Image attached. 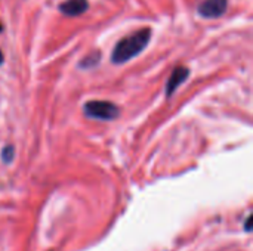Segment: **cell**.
I'll list each match as a JSON object with an SVG mask.
<instances>
[{
  "label": "cell",
  "mask_w": 253,
  "mask_h": 251,
  "mask_svg": "<svg viewBox=\"0 0 253 251\" xmlns=\"http://www.w3.org/2000/svg\"><path fill=\"white\" fill-rule=\"evenodd\" d=\"M84 114L89 118H95V120H116L120 114L117 105H114L113 102L108 101H90L86 102L83 107Z\"/></svg>",
  "instance_id": "obj_2"
},
{
  "label": "cell",
  "mask_w": 253,
  "mask_h": 251,
  "mask_svg": "<svg viewBox=\"0 0 253 251\" xmlns=\"http://www.w3.org/2000/svg\"><path fill=\"white\" fill-rule=\"evenodd\" d=\"M101 61V53L99 52H92L89 56H86L83 61H82V67L83 68H92V67H95L98 62Z\"/></svg>",
  "instance_id": "obj_6"
},
{
  "label": "cell",
  "mask_w": 253,
  "mask_h": 251,
  "mask_svg": "<svg viewBox=\"0 0 253 251\" xmlns=\"http://www.w3.org/2000/svg\"><path fill=\"white\" fill-rule=\"evenodd\" d=\"M1 61H3V53L0 52V64H1Z\"/></svg>",
  "instance_id": "obj_9"
},
{
  "label": "cell",
  "mask_w": 253,
  "mask_h": 251,
  "mask_svg": "<svg viewBox=\"0 0 253 251\" xmlns=\"http://www.w3.org/2000/svg\"><path fill=\"white\" fill-rule=\"evenodd\" d=\"M227 0H203L197 10L203 18H218L227 10Z\"/></svg>",
  "instance_id": "obj_3"
},
{
  "label": "cell",
  "mask_w": 253,
  "mask_h": 251,
  "mask_svg": "<svg viewBox=\"0 0 253 251\" xmlns=\"http://www.w3.org/2000/svg\"><path fill=\"white\" fill-rule=\"evenodd\" d=\"M150 38H151V30L150 28H142L133 34L127 36L126 38H122L113 50L111 61L114 64L127 62L129 59L139 55L145 49Z\"/></svg>",
  "instance_id": "obj_1"
},
{
  "label": "cell",
  "mask_w": 253,
  "mask_h": 251,
  "mask_svg": "<svg viewBox=\"0 0 253 251\" xmlns=\"http://www.w3.org/2000/svg\"><path fill=\"white\" fill-rule=\"evenodd\" d=\"M1 158L4 163H10L12 158H13V148L12 146H6L3 151H1Z\"/></svg>",
  "instance_id": "obj_7"
},
{
  "label": "cell",
  "mask_w": 253,
  "mask_h": 251,
  "mask_svg": "<svg viewBox=\"0 0 253 251\" xmlns=\"http://www.w3.org/2000/svg\"><path fill=\"white\" fill-rule=\"evenodd\" d=\"M89 7L87 0H65L59 4V10L67 16H79Z\"/></svg>",
  "instance_id": "obj_5"
},
{
  "label": "cell",
  "mask_w": 253,
  "mask_h": 251,
  "mask_svg": "<svg viewBox=\"0 0 253 251\" xmlns=\"http://www.w3.org/2000/svg\"><path fill=\"white\" fill-rule=\"evenodd\" d=\"M245 229H246L248 232H251V231H252V216H249V217H248L246 225H245Z\"/></svg>",
  "instance_id": "obj_8"
},
{
  "label": "cell",
  "mask_w": 253,
  "mask_h": 251,
  "mask_svg": "<svg viewBox=\"0 0 253 251\" xmlns=\"http://www.w3.org/2000/svg\"><path fill=\"white\" fill-rule=\"evenodd\" d=\"M190 75V70L187 67H178L173 70L170 78L168 80V86H166V95L170 96Z\"/></svg>",
  "instance_id": "obj_4"
}]
</instances>
